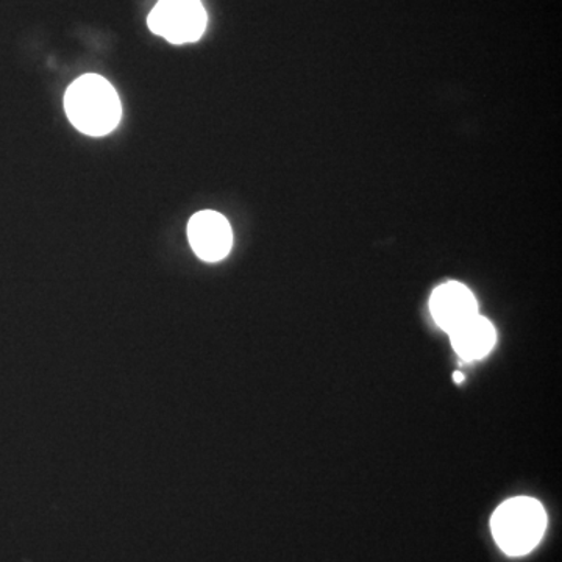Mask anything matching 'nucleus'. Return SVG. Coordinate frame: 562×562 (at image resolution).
<instances>
[{"label": "nucleus", "mask_w": 562, "mask_h": 562, "mask_svg": "<svg viewBox=\"0 0 562 562\" xmlns=\"http://www.w3.org/2000/svg\"><path fill=\"white\" fill-rule=\"evenodd\" d=\"M68 120L88 136L109 135L120 125V95L109 80L98 74H85L70 83L65 94Z\"/></svg>", "instance_id": "f257e3e1"}, {"label": "nucleus", "mask_w": 562, "mask_h": 562, "mask_svg": "<svg viewBox=\"0 0 562 562\" xmlns=\"http://www.w3.org/2000/svg\"><path fill=\"white\" fill-rule=\"evenodd\" d=\"M546 528V509L530 497H516L502 503L491 519L492 536L509 557H522L535 550Z\"/></svg>", "instance_id": "f03ea898"}, {"label": "nucleus", "mask_w": 562, "mask_h": 562, "mask_svg": "<svg viewBox=\"0 0 562 562\" xmlns=\"http://www.w3.org/2000/svg\"><path fill=\"white\" fill-rule=\"evenodd\" d=\"M206 22L201 0H158L147 16L151 33L179 46L201 40Z\"/></svg>", "instance_id": "7ed1b4c3"}, {"label": "nucleus", "mask_w": 562, "mask_h": 562, "mask_svg": "<svg viewBox=\"0 0 562 562\" xmlns=\"http://www.w3.org/2000/svg\"><path fill=\"white\" fill-rule=\"evenodd\" d=\"M188 239L201 260L216 262L231 254L233 232L228 221L217 211H199L188 224Z\"/></svg>", "instance_id": "20e7f679"}, {"label": "nucleus", "mask_w": 562, "mask_h": 562, "mask_svg": "<svg viewBox=\"0 0 562 562\" xmlns=\"http://www.w3.org/2000/svg\"><path fill=\"white\" fill-rule=\"evenodd\" d=\"M432 319L443 331L452 333L479 313V303L468 286L449 281L432 291L430 299Z\"/></svg>", "instance_id": "39448f33"}, {"label": "nucleus", "mask_w": 562, "mask_h": 562, "mask_svg": "<svg viewBox=\"0 0 562 562\" xmlns=\"http://www.w3.org/2000/svg\"><path fill=\"white\" fill-rule=\"evenodd\" d=\"M449 336L454 351L465 361L482 360L497 342L494 325L482 314H476L472 319L464 322L449 333Z\"/></svg>", "instance_id": "423d86ee"}, {"label": "nucleus", "mask_w": 562, "mask_h": 562, "mask_svg": "<svg viewBox=\"0 0 562 562\" xmlns=\"http://www.w3.org/2000/svg\"><path fill=\"white\" fill-rule=\"evenodd\" d=\"M453 380H454V383H462V382H464V376H462L461 372H454Z\"/></svg>", "instance_id": "0eeeda50"}]
</instances>
